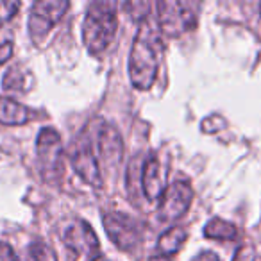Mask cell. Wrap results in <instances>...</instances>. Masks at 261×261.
I'll list each match as a JSON object with an SVG mask.
<instances>
[{
    "mask_svg": "<svg viewBox=\"0 0 261 261\" xmlns=\"http://www.w3.org/2000/svg\"><path fill=\"white\" fill-rule=\"evenodd\" d=\"M204 234L211 240H220V242H231L238 236V229L234 224L222 218H213L207 222V225L204 227Z\"/></svg>",
    "mask_w": 261,
    "mask_h": 261,
    "instance_id": "14",
    "label": "cell"
},
{
    "mask_svg": "<svg viewBox=\"0 0 261 261\" xmlns=\"http://www.w3.org/2000/svg\"><path fill=\"white\" fill-rule=\"evenodd\" d=\"M199 4L186 0H161L158 2V23L160 33L167 36H181L197 25Z\"/></svg>",
    "mask_w": 261,
    "mask_h": 261,
    "instance_id": "3",
    "label": "cell"
},
{
    "mask_svg": "<svg viewBox=\"0 0 261 261\" xmlns=\"http://www.w3.org/2000/svg\"><path fill=\"white\" fill-rule=\"evenodd\" d=\"M70 161H72L79 177L86 185L93 186V188H100L102 182H104L100 175V167H98L97 158H95L93 150H91V145L86 140L73 143L72 149H70Z\"/></svg>",
    "mask_w": 261,
    "mask_h": 261,
    "instance_id": "8",
    "label": "cell"
},
{
    "mask_svg": "<svg viewBox=\"0 0 261 261\" xmlns=\"http://www.w3.org/2000/svg\"><path fill=\"white\" fill-rule=\"evenodd\" d=\"M91 261H109L108 257H104V256H97L95 259H91Z\"/></svg>",
    "mask_w": 261,
    "mask_h": 261,
    "instance_id": "23",
    "label": "cell"
},
{
    "mask_svg": "<svg viewBox=\"0 0 261 261\" xmlns=\"http://www.w3.org/2000/svg\"><path fill=\"white\" fill-rule=\"evenodd\" d=\"M13 54V40H0V65L6 63Z\"/></svg>",
    "mask_w": 261,
    "mask_h": 261,
    "instance_id": "19",
    "label": "cell"
},
{
    "mask_svg": "<svg viewBox=\"0 0 261 261\" xmlns=\"http://www.w3.org/2000/svg\"><path fill=\"white\" fill-rule=\"evenodd\" d=\"M2 88L6 91H25L27 88V72H23L20 66H13L6 72L4 81H2Z\"/></svg>",
    "mask_w": 261,
    "mask_h": 261,
    "instance_id": "15",
    "label": "cell"
},
{
    "mask_svg": "<svg viewBox=\"0 0 261 261\" xmlns=\"http://www.w3.org/2000/svg\"><path fill=\"white\" fill-rule=\"evenodd\" d=\"M161 52H163V41L160 29H154L152 22L145 18L140 25L129 56L130 83L138 90H149L154 84L160 70Z\"/></svg>",
    "mask_w": 261,
    "mask_h": 261,
    "instance_id": "1",
    "label": "cell"
},
{
    "mask_svg": "<svg viewBox=\"0 0 261 261\" xmlns=\"http://www.w3.org/2000/svg\"><path fill=\"white\" fill-rule=\"evenodd\" d=\"M66 0H38L34 2L29 15V33L34 41H41L50 29L68 11Z\"/></svg>",
    "mask_w": 261,
    "mask_h": 261,
    "instance_id": "6",
    "label": "cell"
},
{
    "mask_svg": "<svg viewBox=\"0 0 261 261\" xmlns=\"http://www.w3.org/2000/svg\"><path fill=\"white\" fill-rule=\"evenodd\" d=\"M0 261H20V259L16 257V254L11 245H8V243H0Z\"/></svg>",
    "mask_w": 261,
    "mask_h": 261,
    "instance_id": "20",
    "label": "cell"
},
{
    "mask_svg": "<svg viewBox=\"0 0 261 261\" xmlns=\"http://www.w3.org/2000/svg\"><path fill=\"white\" fill-rule=\"evenodd\" d=\"M104 227L109 240L120 250L133 252L142 243V225L133 217L125 213H108L104 215Z\"/></svg>",
    "mask_w": 261,
    "mask_h": 261,
    "instance_id": "5",
    "label": "cell"
},
{
    "mask_svg": "<svg viewBox=\"0 0 261 261\" xmlns=\"http://www.w3.org/2000/svg\"><path fill=\"white\" fill-rule=\"evenodd\" d=\"M66 247L70 250L77 254V257L86 256V257H97L98 254V238L93 232V229L90 227V224H86L84 220H77L75 224H72L63 234Z\"/></svg>",
    "mask_w": 261,
    "mask_h": 261,
    "instance_id": "9",
    "label": "cell"
},
{
    "mask_svg": "<svg viewBox=\"0 0 261 261\" xmlns=\"http://www.w3.org/2000/svg\"><path fill=\"white\" fill-rule=\"evenodd\" d=\"M149 261H172L170 257H167V256H156V257H150Z\"/></svg>",
    "mask_w": 261,
    "mask_h": 261,
    "instance_id": "22",
    "label": "cell"
},
{
    "mask_svg": "<svg viewBox=\"0 0 261 261\" xmlns=\"http://www.w3.org/2000/svg\"><path fill=\"white\" fill-rule=\"evenodd\" d=\"M232 261H256L254 256V249L250 245H242L234 254V259Z\"/></svg>",
    "mask_w": 261,
    "mask_h": 261,
    "instance_id": "18",
    "label": "cell"
},
{
    "mask_svg": "<svg viewBox=\"0 0 261 261\" xmlns=\"http://www.w3.org/2000/svg\"><path fill=\"white\" fill-rule=\"evenodd\" d=\"M140 181H142V190L147 199L152 202L161 200L165 190H167V172L158 158H147L142 174H140Z\"/></svg>",
    "mask_w": 261,
    "mask_h": 261,
    "instance_id": "10",
    "label": "cell"
},
{
    "mask_svg": "<svg viewBox=\"0 0 261 261\" xmlns=\"http://www.w3.org/2000/svg\"><path fill=\"white\" fill-rule=\"evenodd\" d=\"M193 190L190 182L175 181L174 185L167 186L158 207V218L161 222H174L181 218L192 206Z\"/></svg>",
    "mask_w": 261,
    "mask_h": 261,
    "instance_id": "7",
    "label": "cell"
},
{
    "mask_svg": "<svg viewBox=\"0 0 261 261\" xmlns=\"http://www.w3.org/2000/svg\"><path fill=\"white\" fill-rule=\"evenodd\" d=\"M193 261H220L215 252H200Z\"/></svg>",
    "mask_w": 261,
    "mask_h": 261,
    "instance_id": "21",
    "label": "cell"
},
{
    "mask_svg": "<svg viewBox=\"0 0 261 261\" xmlns=\"http://www.w3.org/2000/svg\"><path fill=\"white\" fill-rule=\"evenodd\" d=\"M188 238V231L185 227H170L167 232L160 236V242H158V249L165 254V256H170L175 254L182 247V243Z\"/></svg>",
    "mask_w": 261,
    "mask_h": 261,
    "instance_id": "13",
    "label": "cell"
},
{
    "mask_svg": "<svg viewBox=\"0 0 261 261\" xmlns=\"http://www.w3.org/2000/svg\"><path fill=\"white\" fill-rule=\"evenodd\" d=\"M36 150L43 177L47 181H56L63 174V142L58 130L52 127L41 129L36 140Z\"/></svg>",
    "mask_w": 261,
    "mask_h": 261,
    "instance_id": "4",
    "label": "cell"
},
{
    "mask_svg": "<svg viewBox=\"0 0 261 261\" xmlns=\"http://www.w3.org/2000/svg\"><path fill=\"white\" fill-rule=\"evenodd\" d=\"M20 2L16 0H0V25L13 18L18 13Z\"/></svg>",
    "mask_w": 261,
    "mask_h": 261,
    "instance_id": "17",
    "label": "cell"
},
{
    "mask_svg": "<svg viewBox=\"0 0 261 261\" xmlns=\"http://www.w3.org/2000/svg\"><path fill=\"white\" fill-rule=\"evenodd\" d=\"M25 261H58L56 252L43 242H34L27 249V259Z\"/></svg>",
    "mask_w": 261,
    "mask_h": 261,
    "instance_id": "16",
    "label": "cell"
},
{
    "mask_svg": "<svg viewBox=\"0 0 261 261\" xmlns=\"http://www.w3.org/2000/svg\"><path fill=\"white\" fill-rule=\"evenodd\" d=\"M31 120V111L20 102L0 95V123L23 125Z\"/></svg>",
    "mask_w": 261,
    "mask_h": 261,
    "instance_id": "12",
    "label": "cell"
},
{
    "mask_svg": "<svg viewBox=\"0 0 261 261\" xmlns=\"http://www.w3.org/2000/svg\"><path fill=\"white\" fill-rule=\"evenodd\" d=\"M98 150L108 167H115L122 161L123 143L120 138L118 130L109 123H104L102 129L98 130Z\"/></svg>",
    "mask_w": 261,
    "mask_h": 261,
    "instance_id": "11",
    "label": "cell"
},
{
    "mask_svg": "<svg viewBox=\"0 0 261 261\" xmlns=\"http://www.w3.org/2000/svg\"><path fill=\"white\" fill-rule=\"evenodd\" d=\"M118 16L113 2H93L83 22V41L90 54H100L109 47L116 34Z\"/></svg>",
    "mask_w": 261,
    "mask_h": 261,
    "instance_id": "2",
    "label": "cell"
}]
</instances>
